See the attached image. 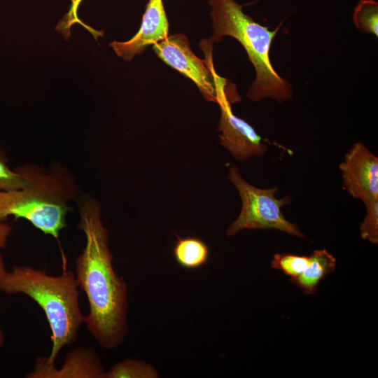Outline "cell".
Segmentation results:
<instances>
[{
	"label": "cell",
	"mask_w": 378,
	"mask_h": 378,
	"mask_svg": "<svg viewBox=\"0 0 378 378\" xmlns=\"http://www.w3.org/2000/svg\"><path fill=\"white\" fill-rule=\"evenodd\" d=\"M29 178V186L0 190V219L24 218L46 234L57 239L66 227L70 208L68 202L76 195L70 179L59 172L46 174L30 167L18 168Z\"/></svg>",
	"instance_id": "277c9868"
},
{
	"label": "cell",
	"mask_w": 378,
	"mask_h": 378,
	"mask_svg": "<svg viewBox=\"0 0 378 378\" xmlns=\"http://www.w3.org/2000/svg\"><path fill=\"white\" fill-rule=\"evenodd\" d=\"M353 21L357 29L378 36V3L374 0H360L354 8Z\"/></svg>",
	"instance_id": "5bb4252c"
},
{
	"label": "cell",
	"mask_w": 378,
	"mask_h": 378,
	"mask_svg": "<svg viewBox=\"0 0 378 378\" xmlns=\"http://www.w3.org/2000/svg\"><path fill=\"white\" fill-rule=\"evenodd\" d=\"M366 214L360 226V237L373 244L378 243V200L366 204Z\"/></svg>",
	"instance_id": "e0dca14e"
},
{
	"label": "cell",
	"mask_w": 378,
	"mask_h": 378,
	"mask_svg": "<svg viewBox=\"0 0 378 378\" xmlns=\"http://www.w3.org/2000/svg\"><path fill=\"white\" fill-rule=\"evenodd\" d=\"M158 371L150 364L126 358L106 371L104 378H158Z\"/></svg>",
	"instance_id": "4fadbf2b"
},
{
	"label": "cell",
	"mask_w": 378,
	"mask_h": 378,
	"mask_svg": "<svg viewBox=\"0 0 378 378\" xmlns=\"http://www.w3.org/2000/svg\"><path fill=\"white\" fill-rule=\"evenodd\" d=\"M6 162L0 151V190H15L29 186L30 181L27 176L18 169L15 172L10 169Z\"/></svg>",
	"instance_id": "2e32d148"
},
{
	"label": "cell",
	"mask_w": 378,
	"mask_h": 378,
	"mask_svg": "<svg viewBox=\"0 0 378 378\" xmlns=\"http://www.w3.org/2000/svg\"><path fill=\"white\" fill-rule=\"evenodd\" d=\"M311 260L310 255L277 253L274 255L271 266L290 276L292 281L305 270L311 263Z\"/></svg>",
	"instance_id": "9a60e30c"
},
{
	"label": "cell",
	"mask_w": 378,
	"mask_h": 378,
	"mask_svg": "<svg viewBox=\"0 0 378 378\" xmlns=\"http://www.w3.org/2000/svg\"><path fill=\"white\" fill-rule=\"evenodd\" d=\"M78 287L72 271L52 276L29 266H14L0 279V291L9 295L24 294L44 312L52 333V348L47 356L50 363L55 364L64 346L76 341L84 323Z\"/></svg>",
	"instance_id": "7a4b0ae2"
},
{
	"label": "cell",
	"mask_w": 378,
	"mask_h": 378,
	"mask_svg": "<svg viewBox=\"0 0 378 378\" xmlns=\"http://www.w3.org/2000/svg\"><path fill=\"white\" fill-rule=\"evenodd\" d=\"M202 46L205 60L197 57L190 48L187 37L183 34L167 36L153 45L156 55L167 64L192 80L205 99L217 104L218 91L216 78L212 59L213 41L210 38Z\"/></svg>",
	"instance_id": "8992f818"
},
{
	"label": "cell",
	"mask_w": 378,
	"mask_h": 378,
	"mask_svg": "<svg viewBox=\"0 0 378 378\" xmlns=\"http://www.w3.org/2000/svg\"><path fill=\"white\" fill-rule=\"evenodd\" d=\"M310 257L309 265L292 282L304 293L313 295L321 281L334 271L337 260L326 249L315 250Z\"/></svg>",
	"instance_id": "8fae6325"
},
{
	"label": "cell",
	"mask_w": 378,
	"mask_h": 378,
	"mask_svg": "<svg viewBox=\"0 0 378 378\" xmlns=\"http://www.w3.org/2000/svg\"><path fill=\"white\" fill-rule=\"evenodd\" d=\"M80 216L78 228L86 244L76 260L75 275L89 303L84 323L102 348L115 349L124 342L128 330L127 285L113 267L108 231L98 203L86 199L80 204Z\"/></svg>",
	"instance_id": "6da1fadb"
},
{
	"label": "cell",
	"mask_w": 378,
	"mask_h": 378,
	"mask_svg": "<svg viewBox=\"0 0 378 378\" xmlns=\"http://www.w3.org/2000/svg\"><path fill=\"white\" fill-rule=\"evenodd\" d=\"M228 179L239 194L241 209L237 219L227 228V237L234 236L243 230L275 229L306 238L298 225L288 221L282 213L281 208L292 202L289 195L278 199L275 196L278 187L262 189L250 184L234 165L229 168Z\"/></svg>",
	"instance_id": "5b68a950"
},
{
	"label": "cell",
	"mask_w": 378,
	"mask_h": 378,
	"mask_svg": "<svg viewBox=\"0 0 378 378\" xmlns=\"http://www.w3.org/2000/svg\"><path fill=\"white\" fill-rule=\"evenodd\" d=\"M106 370L97 352L90 348H76L66 354L59 369L47 357L36 359L33 371L26 378H104Z\"/></svg>",
	"instance_id": "9c48e42d"
},
{
	"label": "cell",
	"mask_w": 378,
	"mask_h": 378,
	"mask_svg": "<svg viewBox=\"0 0 378 378\" xmlns=\"http://www.w3.org/2000/svg\"><path fill=\"white\" fill-rule=\"evenodd\" d=\"M208 3L214 29L211 39L218 43L225 36L235 38L254 66L255 79L247 97L253 102L269 97L279 103L291 99V84L276 72L270 57L271 45L280 26L270 30L245 14L234 0H208Z\"/></svg>",
	"instance_id": "3957f363"
},
{
	"label": "cell",
	"mask_w": 378,
	"mask_h": 378,
	"mask_svg": "<svg viewBox=\"0 0 378 378\" xmlns=\"http://www.w3.org/2000/svg\"><path fill=\"white\" fill-rule=\"evenodd\" d=\"M172 253L176 262L186 270L197 269L204 265L210 254L208 245L202 239L179 236H177Z\"/></svg>",
	"instance_id": "7c38bea8"
},
{
	"label": "cell",
	"mask_w": 378,
	"mask_h": 378,
	"mask_svg": "<svg viewBox=\"0 0 378 378\" xmlns=\"http://www.w3.org/2000/svg\"><path fill=\"white\" fill-rule=\"evenodd\" d=\"M5 342V337L2 329L0 327V351L2 349Z\"/></svg>",
	"instance_id": "d6986e66"
},
{
	"label": "cell",
	"mask_w": 378,
	"mask_h": 378,
	"mask_svg": "<svg viewBox=\"0 0 378 378\" xmlns=\"http://www.w3.org/2000/svg\"><path fill=\"white\" fill-rule=\"evenodd\" d=\"M12 230L13 227L9 223L0 219V279L6 272L1 250L6 246L8 237L10 235Z\"/></svg>",
	"instance_id": "ac0fdd59"
},
{
	"label": "cell",
	"mask_w": 378,
	"mask_h": 378,
	"mask_svg": "<svg viewBox=\"0 0 378 378\" xmlns=\"http://www.w3.org/2000/svg\"><path fill=\"white\" fill-rule=\"evenodd\" d=\"M344 189L366 204L378 200V158L365 144H354L340 164Z\"/></svg>",
	"instance_id": "ba28073f"
},
{
	"label": "cell",
	"mask_w": 378,
	"mask_h": 378,
	"mask_svg": "<svg viewBox=\"0 0 378 378\" xmlns=\"http://www.w3.org/2000/svg\"><path fill=\"white\" fill-rule=\"evenodd\" d=\"M168 32L169 22L162 0H149L138 32L130 40L113 41L110 46L118 57L125 61H131L148 46L167 38Z\"/></svg>",
	"instance_id": "30bf717a"
},
{
	"label": "cell",
	"mask_w": 378,
	"mask_h": 378,
	"mask_svg": "<svg viewBox=\"0 0 378 378\" xmlns=\"http://www.w3.org/2000/svg\"><path fill=\"white\" fill-rule=\"evenodd\" d=\"M233 103H236V99L230 91H219L217 104L220 108L218 127L220 144L241 162L253 157H263L268 151L267 144L251 125L232 113Z\"/></svg>",
	"instance_id": "52a82bcc"
}]
</instances>
